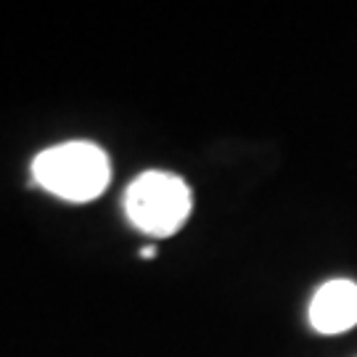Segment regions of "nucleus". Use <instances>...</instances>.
<instances>
[{"label": "nucleus", "instance_id": "20e7f679", "mask_svg": "<svg viewBox=\"0 0 357 357\" xmlns=\"http://www.w3.org/2000/svg\"><path fill=\"white\" fill-rule=\"evenodd\" d=\"M156 255V249L153 246H146V249H141V257H153Z\"/></svg>", "mask_w": 357, "mask_h": 357}, {"label": "nucleus", "instance_id": "f03ea898", "mask_svg": "<svg viewBox=\"0 0 357 357\" xmlns=\"http://www.w3.org/2000/svg\"><path fill=\"white\" fill-rule=\"evenodd\" d=\"M191 204L188 183L162 169L138 175L125 193L128 220L153 238H167L178 233L191 215Z\"/></svg>", "mask_w": 357, "mask_h": 357}, {"label": "nucleus", "instance_id": "f257e3e1", "mask_svg": "<svg viewBox=\"0 0 357 357\" xmlns=\"http://www.w3.org/2000/svg\"><path fill=\"white\" fill-rule=\"evenodd\" d=\"M32 178L53 196L85 204L106 191L112 167L101 146L90 141H69L40 151L32 162Z\"/></svg>", "mask_w": 357, "mask_h": 357}, {"label": "nucleus", "instance_id": "7ed1b4c3", "mask_svg": "<svg viewBox=\"0 0 357 357\" xmlns=\"http://www.w3.org/2000/svg\"><path fill=\"white\" fill-rule=\"evenodd\" d=\"M310 323L318 333H344L357 326V283H323L310 302Z\"/></svg>", "mask_w": 357, "mask_h": 357}]
</instances>
